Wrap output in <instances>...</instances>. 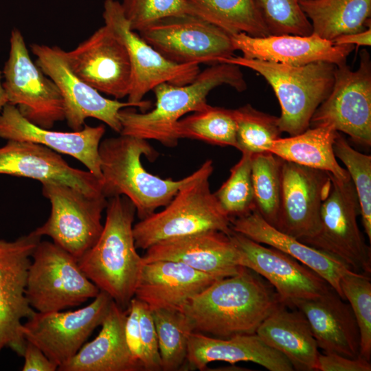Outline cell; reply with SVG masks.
Masks as SVG:
<instances>
[{
  "instance_id": "obj_1",
  "label": "cell",
  "mask_w": 371,
  "mask_h": 371,
  "mask_svg": "<svg viewBox=\"0 0 371 371\" xmlns=\"http://www.w3.org/2000/svg\"><path fill=\"white\" fill-rule=\"evenodd\" d=\"M281 304L268 282L243 267L235 275L215 280L189 299L180 311L188 317L194 332L225 339L256 333Z\"/></svg>"
},
{
  "instance_id": "obj_2",
  "label": "cell",
  "mask_w": 371,
  "mask_h": 371,
  "mask_svg": "<svg viewBox=\"0 0 371 371\" xmlns=\"http://www.w3.org/2000/svg\"><path fill=\"white\" fill-rule=\"evenodd\" d=\"M227 85L238 91L247 89L240 67L229 63L212 65L190 82L176 85L167 82L155 87L156 102L148 112L138 113L133 107L119 112L122 124L120 134L146 140H156L167 147H175L179 139L175 127L183 116L205 108L207 96L214 88Z\"/></svg>"
},
{
  "instance_id": "obj_3",
  "label": "cell",
  "mask_w": 371,
  "mask_h": 371,
  "mask_svg": "<svg viewBox=\"0 0 371 371\" xmlns=\"http://www.w3.org/2000/svg\"><path fill=\"white\" fill-rule=\"evenodd\" d=\"M135 214V205L126 196L108 199L102 231L78 260L86 276L124 310L134 297L144 265L133 232Z\"/></svg>"
},
{
  "instance_id": "obj_4",
  "label": "cell",
  "mask_w": 371,
  "mask_h": 371,
  "mask_svg": "<svg viewBox=\"0 0 371 371\" xmlns=\"http://www.w3.org/2000/svg\"><path fill=\"white\" fill-rule=\"evenodd\" d=\"M102 172L101 192L107 199L115 196H126L135 205L142 220L161 207L167 205L178 190L193 177L179 179H162L148 172L141 157L150 161L158 153L148 140L120 134L106 138L99 146Z\"/></svg>"
},
{
  "instance_id": "obj_5",
  "label": "cell",
  "mask_w": 371,
  "mask_h": 371,
  "mask_svg": "<svg viewBox=\"0 0 371 371\" xmlns=\"http://www.w3.org/2000/svg\"><path fill=\"white\" fill-rule=\"evenodd\" d=\"M213 170L212 161L206 160L161 211L133 225L137 249L146 250L162 240L209 230L232 234L231 220L210 190Z\"/></svg>"
},
{
  "instance_id": "obj_6",
  "label": "cell",
  "mask_w": 371,
  "mask_h": 371,
  "mask_svg": "<svg viewBox=\"0 0 371 371\" xmlns=\"http://www.w3.org/2000/svg\"><path fill=\"white\" fill-rule=\"evenodd\" d=\"M221 63L250 69L265 78L281 107L280 130L290 136L309 128L313 113L330 93L335 80V65L326 62L292 66L233 56Z\"/></svg>"
},
{
  "instance_id": "obj_7",
  "label": "cell",
  "mask_w": 371,
  "mask_h": 371,
  "mask_svg": "<svg viewBox=\"0 0 371 371\" xmlns=\"http://www.w3.org/2000/svg\"><path fill=\"white\" fill-rule=\"evenodd\" d=\"M100 291L75 257L53 242L40 240L32 255L25 291L36 312L76 307L94 298Z\"/></svg>"
},
{
  "instance_id": "obj_8",
  "label": "cell",
  "mask_w": 371,
  "mask_h": 371,
  "mask_svg": "<svg viewBox=\"0 0 371 371\" xmlns=\"http://www.w3.org/2000/svg\"><path fill=\"white\" fill-rule=\"evenodd\" d=\"M330 175L331 188L321 205L319 229L301 242L333 256L355 273L370 276V247L358 226L360 205L354 184L350 177L341 179Z\"/></svg>"
},
{
  "instance_id": "obj_9",
  "label": "cell",
  "mask_w": 371,
  "mask_h": 371,
  "mask_svg": "<svg viewBox=\"0 0 371 371\" xmlns=\"http://www.w3.org/2000/svg\"><path fill=\"white\" fill-rule=\"evenodd\" d=\"M41 183L42 194L51 204V212L47 221L32 232L41 237H50L78 260L93 246L102 231V213L108 199L60 181Z\"/></svg>"
},
{
  "instance_id": "obj_10",
  "label": "cell",
  "mask_w": 371,
  "mask_h": 371,
  "mask_svg": "<svg viewBox=\"0 0 371 371\" xmlns=\"http://www.w3.org/2000/svg\"><path fill=\"white\" fill-rule=\"evenodd\" d=\"M10 52L3 74L8 104L17 108L28 121L44 128H52L65 120L64 102L54 82L46 76L29 54L21 31L10 34Z\"/></svg>"
},
{
  "instance_id": "obj_11",
  "label": "cell",
  "mask_w": 371,
  "mask_h": 371,
  "mask_svg": "<svg viewBox=\"0 0 371 371\" xmlns=\"http://www.w3.org/2000/svg\"><path fill=\"white\" fill-rule=\"evenodd\" d=\"M358 69L336 66L332 89L313 113L309 127L331 126L357 144L371 146V59L360 52Z\"/></svg>"
},
{
  "instance_id": "obj_12",
  "label": "cell",
  "mask_w": 371,
  "mask_h": 371,
  "mask_svg": "<svg viewBox=\"0 0 371 371\" xmlns=\"http://www.w3.org/2000/svg\"><path fill=\"white\" fill-rule=\"evenodd\" d=\"M102 16L104 25L114 32L127 49L131 65V84L127 101L139 107L142 112L150 107V102L143 98L155 87L164 82L187 85L200 72L198 64L173 63L144 41L131 28L119 1L105 0Z\"/></svg>"
},
{
  "instance_id": "obj_13",
  "label": "cell",
  "mask_w": 371,
  "mask_h": 371,
  "mask_svg": "<svg viewBox=\"0 0 371 371\" xmlns=\"http://www.w3.org/2000/svg\"><path fill=\"white\" fill-rule=\"evenodd\" d=\"M138 34L165 58L178 64L212 65L233 56L235 52L228 33L190 14L161 19Z\"/></svg>"
},
{
  "instance_id": "obj_14",
  "label": "cell",
  "mask_w": 371,
  "mask_h": 371,
  "mask_svg": "<svg viewBox=\"0 0 371 371\" xmlns=\"http://www.w3.org/2000/svg\"><path fill=\"white\" fill-rule=\"evenodd\" d=\"M35 63L58 87L64 102L65 117L73 131L82 129L85 120L92 117L102 121L120 133L122 124L119 112L126 107H136L127 102H120L102 96L70 69L65 50L58 46L32 43Z\"/></svg>"
},
{
  "instance_id": "obj_15",
  "label": "cell",
  "mask_w": 371,
  "mask_h": 371,
  "mask_svg": "<svg viewBox=\"0 0 371 371\" xmlns=\"http://www.w3.org/2000/svg\"><path fill=\"white\" fill-rule=\"evenodd\" d=\"M41 238L32 232L12 241L0 239V352L9 348L23 356L22 319L36 312L25 295L28 269Z\"/></svg>"
},
{
  "instance_id": "obj_16",
  "label": "cell",
  "mask_w": 371,
  "mask_h": 371,
  "mask_svg": "<svg viewBox=\"0 0 371 371\" xmlns=\"http://www.w3.org/2000/svg\"><path fill=\"white\" fill-rule=\"evenodd\" d=\"M112 301L106 293L100 291L89 304L81 308L36 312L23 324L24 337L59 367L70 360L101 325Z\"/></svg>"
},
{
  "instance_id": "obj_17",
  "label": "cell",
  "mask_w": 371,
  "mask_h": 371,
  "mask_svg": "<svg viewBox=\"0 0 371 371\" xmlns=\"http://www.w3.org/2000/svg\"><path fill=\"white\" fill-rule=\"evenodd\" d=\"M229 236L238 249L240 265L265 278L286 306L292 307L296 300L319 297L331 288L323 278L289 255L235 232Z\"/></svg>"
},
{
  "instance_id": "obj_18",
  "label": "cell",
  "mask_w": 371,
  "mask_h": 371,
  "mask_svg": "<svg viewBox=\"0 0 371 371\" xmlns=\"http://www.w3.org/2000/svg\"><path fill=\"white\" fill-rule=\"evenodd\" d=\"M73 72L100 93L115 100L128 96L131 65L127 49L114 32L104 25L74 49L65 51Z\"/></svg>"
},
{
  "instance_id": "obj_19",
  "label": "cell",
  "mask_w": 371,
  "mask_h": 371,
  "mask_svg": "<svg viewBox=\"0 0 371 371\" xmlns=\"http://www.w3.org/2000/svg\"><path fill=\"white\" fill-rule=\"evenodd\" d=\"M329 172L283 160L281 197L275 228L300 241L319 227L322 203L331 188Z\"/></svg>"
},
{
  "instance_id": "obj_20",
  "label": "cell",
  "mask_w": 371,
  "mask_h": 371,
  "mask_svg": "<svg viewBox=\"0 0 371 371\" xmlns=\"http://www.w3.org/2000/svg\"><path fill=\"white\" fill-rule=\"evenodd\" d=\"M142 256L144 263L157 260L181 262L200 272L223 278L238 273V249L229 235L209 230L160 241Z\"/></svg>"
},
{
  "instance_id": "obj_21",
  "label": "cell",
  "mask_w": 371,
  "mask_h": 371,
  "mask_svg": "<svg viewBox=\"0 0 371 371\" xmlns=\"http://www.w3.org/2000/svg\"><path fill=\"white\" fill-rule=\"evenodd\" d=\"M105 126L85 124L71 132L44 128L28 121L13 105L6 104L0 113V137L6 140L30 142L44 146L58 153L69 155L80 161L101 180L99 146Z\"/></svg>"
},
{
  "instance_id": "obj_22",
  "label": "cell",
  "mask_w": 371,
  "mask_h": 371,
  "mask_svg": "<svg viewBox=\"0 0 371 371\" xmlns=\"http://www.w3.org/2000/svg\"><path fill=\"white\" fill-rule=\"evenodd\" d=\"M230 36L235 51H240L245 58L292 66L317 62L341 65L355 48L352 45H335L313 34L256 37L238 33Z\"/></svg>"
},
{
  "instance_id": "obj_23",
  "label": "cell",
  "mask_w": 371,
  "mask_h": 371,
  "mask_svg": "<svg viewBox=\"0 0 371 371\" xmlns=\"http://www.w3.org/2000/svg\"><path fill=\"white\" fill-rule=\"evenodd\" d=\"M0 175L60 181L90 195L102 194L101 180L91 172L71 167L59 153L30 142L7 140L0 146Z\"/></svg>"
},
{
  "instance_id": "obj_24",
  "label": "cell",
  "mask_w": 371,
  "mask_h": 371,
  "mask_svg": "<svg viewBox=\"0 0 371 371\" xmlns=\"http://www.w3.org/2000/svg\"><path fill=\"white\" fill-rule=\"evenodd\" d=\"M292 307L304 314L324 353L359 356L360 334L352 310L332 287L319 297L296 300Z\"/></svg>"
},
{
  "instance_id": "obj_25",
  "label": "cell",
  "mask_w": 371,
  "mask_h": 371,
  "mask_svg": "<svg viewBox=\"0 0 371 371\" xmlns=\"http://www.w3.org/2000/svg\"><path fill=\"white\" fill-rule=\"evenodd\" d=\"M220 279L181 262L157 260L144 263L134 297L151 310L181 311L184 304L215 280Z\"/></svg>"
},
{
  "instance_id": "obj_26",
  "label": "cell",
  "mask_w": 371,
  "mask_h": 371,
  "mask_svg": "<svg viewBox=\"0 0 371 371\" xmlns=\"http://www.w3.org/2000/svg\"><path fill=\"white\" fill-rule=\"evenodd\" d=\"M186 360L200 370L216 361L230 363L250 361L270 371L294 370L284 355L266 344L256 333L223 339L192 332L188 340Z\"/></svg>"
},
{
  "instance_id": "obj_27",
  "label": "cell",
  "mask_w": 371,
  "mask_h": 371,
  "mask_svg": "<svg viewBox=\"0 0 371 371\" xmlns=\"http://www.w3.org/2000/svg\"><path fill=\"white\" fill-rule=\"evenodd\" d=\"M230 220L233 232L294 258L323 278L344 299L341 289V278L344 275L354 271L341 261L281 232L265 221L256 209L247 215Z\"/></svg>"
},
{
  "instance_id": "obj_28",
  "label": "cell",
  "mask_w": 371,
  "mask_h": 371,
  "mask_svg": "<svg viewBox=\"0 0 371 371\" xmlns=\"http://www.w3.org/2000/svg\"><path fill=\"white\" fill-rule=\"evenodd\" d=\"M127 309L113 300L98 335L85 344L59 371H137L143 370L132 356L125 337Z\"/></svg>"
},
{
  "instance_id": "obj_29",
  "label": "cell",
  "mask_w": 371,
  "mask_h": 371,
  "mask_svg": "<svg viewBox=\"0 0 371 371\" xmlns=\"http://www.w3.org/2000/svg\"><path fill=\"white\" fill-rule=\"evenodd\" d=\"M256 333L268 346L284 355L294 370H317V344L304 314L279 305L259 326Z\"/></svg>"
},
{
  "instance_id": "obj_30",
  "label": "cell",
  "mask_w": 371,
  "mask_h": 371,
  "mask_svg": "<svg viewBox=\"0 0 371 371\" xmlns=\"http://www.w3.org/2000/svg\"><path fill=\"white\" fill-rule=\"evenodd\" d=\"M337 133L331 126L309 127L298 135L276 139L269 152L284 161L324 170L345 179L350 175L339 164L333 150Z\"/></svg>"
},
{
  "instance_id": "obj_31",
  "label": "cell",
  "mask_w": 371,
  "mask_h": 371,
  "mask_svg": "<svg viewBox=\"0 0 371 371\" xmlns=\"http://www.w3.org/2000/svg\"><path fill=\"white\" fill-rule=\"evenodd\" d=\"M300 5L312 34L329 41L371 27V0H302Z\"/></svg>"
},
{
  "instance_id": "obj_32",
  "label": "cell",
  "mask_w": 371,
  "mask_h": 371,
  "mask_svg": "<svg viewBox=\"0 0 371 371\" xmlns=\"http://www.w3.org/2000/svg\"><path fill=\"white\" fill-rule=\"evenodd\" d=\"M192 15L205 20L229 35H270L254 0H188Z\"/></svg>"
},
{
  "instance_id": "obj_33",
  "label": "cell",
  "mask_w": 371,
  "mask_h": 371,
  "mask_svg": "<svg viewBox=\"0 0 371 371\" xmlns=\"http://www.w3.org/2000/svg\"><path fill=\"white\" fill-rule=\"evenodd\" d=\"M175 135L221 146H236V123L234 110L212 106L193 112L177 122Z\"/></svg>"
},
{
  "instance_id": "obj_34",
  "label": "cell",
  "mask_w": 371,
  "mask_h": 371,
  "mask_svg": "<svg viewBox=\"0 0 371 371\" xmlns=\"http://www.w3.org/2000/svg\"><path fill=\"white\" fill-rule=\"evenodd\" d=\"M157 332L161 370H178L186 360L189 335L194 332L188 317L180 311L152 310Z\"/></svg>"
},
{
  "instance_id": "obj_35",
  "label": "cell",
  "mask_w": 371,
  "mask_h": 371,
  "mask_svg": "<svg viewBox=\"0 0 371 371\" xmlns=\"http://www.w3.org/2000/svg\"><path fill=\"white\" fill-rule=\"evenodd\" d=\"M283 159L271 153L251 155V179L256 209L269 224L276 225L281 197Z\"/></svg>"
},
{
  "instance_id": "obj_36",
  "label": "cell",
  "mask_w": 371,
  "mask_h": 371,
  "mask_svg": "<svg viewBox=\"0 0 371 371\" xmlns=\"http://www.w3.org/2000/svg\"><path fill=\"white\" fill-rule=\"evenodd\" d=\"M236 123V146L242 153L269 152L282 134L278 117L262 112L247 104L233 109Z\"/></svg>"
},
{
  "instance_id": "obj_37",
  "label": "cell",
  "mask_w": 371,
  "mask_h": 371,
  "mask_svg": "<svg viewBox=\"0 0 371 371\" xmlns=\"http://www.w3.org/2000/svg\"><path fill=\"white\" fill-rule=\"evenodd\" d=\"M251 155L243 153L240 160L231 168L228 179L214 193L230 219L247 215L256 209Z\"/></svg>"
},
{
  "instance_id": "obj_38",
  "label": "cell",
  "mask_w": 371,
  "mask_h": 371,
  "mask_svg": "<svg viewBox=\"0 0 371 371\" xmlns=\"http://www.w3.org/2000/svg\"><path fill=\"white\" fill-rule=\"evenodd\" d=\"M333 150L346 167L357 192L364 231L371 241V156L358 152L338 132Z\"/></svg>"
},
{
  "instance_id": "obj_39",
  "label": "cell",
  "mask_w": 371,
  "mask_h": 371,
  "mask_svg": "<svg viewBox=\"0 0 371 371\" xmlns=\"http://www.w3.org/2000/svg\"><path fill=\"white\" fill-rule=\"evenodd\" d=\"M370 276L352 272L341 278V289L348 301L360 334L359 356L371 359V282Z\"/></svg>"
},
{
  "instance_id": "obj_40",
  "label": "cell",
  "mask_w": 371,
  "mask_h": 371,
  "mask_svg": "<svg viewBox=\"0 0 371 371\" xmlns=\"http://www.w3.org/2000/svg\"><path fill=\"white\" fill-rule=\"evenodd\" d=\"M302 0H254L270 35L312 34L310 21L304 13Z\"/></svg>"
},
{
  "instance_id": "obj_41",
  "label": "cell",
  "mask_w": 371,
  "mask_h": 371,
  "mask_svg": "<svg viewBox=\"0 0 371 371\" xmlns=\"http://www.w3.org/2000/svg\"><path fill=\"white\" fill-rule=\"evenodd\" d=\"M120 3L131 28L137 32L166 17L192 15L188 0H122Z\"/></svg>"
},
{
  "instance_id": "obj_42",
  "label": "cell",
  "mask_w": 371,
  "mask_h": 371,
  "mask_svg": "<svg viewBox=\"0 0 371 371\" xmlns=\"http://www.w3.org/2000/svg\"><path fill=\"white\" fill-rule=\"evenodd\" d=\"M139 324L142 347L141 362L143 370H161V361L152 310L142 301H140Z\"/></svg>"
},
{
  "instance_id": "obj_43",
  "label": "cell",
  "mask_w": 371,
  "mask_h": 371,
  "mask_svg": "<svg viewBox=\"0 0 371 371\" xmlns=\"http://www.w3.org/2000/svg\"><path fill=\"white\" fill-rule=\"evenodd\" d=\"M319 371H370V361L359 356L346 357L335 353L319 352L317 360Z\"/></svg>"
},
{
  "instance_id": "obj_44",
  "label": "cell",
  "mask_w": 371,
  "mask_h": 371,
  "mask_svg": "<svg viewBox=\"0 0 371 371\" xmlns=\"http://www.w3.org/2000/svg\"><path fill=\"white\" fill-rule=\"evenodd\" d=\"M139 308L140 300L133 297L127 308V315L125 322V337L132 356L142 367L139 324Z\"/></svg>"
},
{
  "instance_id": "obj_45",
  "label": "cell",
  "mask_w": 371,
  "mask_h": 371,
  "mask_svg": "<svg viewBox=\"0 0 371 371\" xmlns=\"http://www.w3.org/2000/svg\"><path fill=\"white\" fill-rule=\"evenodd\" d=\"M23 357V371H55L58 366L52 362L45 353L34 344L27 341Z\"/></svg>"
},
{
  "instance_id": "obj_46",
  "label": "cell",
  "mask_w": 371,
  "mask_h": 371,
  "mask_svg": "<svg viewBox=\"0 0 371 371\" xmlns=\"http://www.w3.org/2000/svg\"><path fill=\"white\" fill-rule=\"evenodd\" d=\"M333 43L335 45H352L357 46H370L371 27L358 32L344 34L336 38Z\"/></svg>"
},
{
  "instance_id": "obj_47",
  "label": "cell",
  "mask_w": 371,
  "mask_h": 371,
  "mask_svg": "<svg viewBox=\"0 0 371 371\" xmlns=\"http://www.w3.org/2000/svg\"><path fill=\"white\" fill-rule=\"evenodd\" d=\"M6 104H8V100L1 82V71H0V113Z\"/></svg>"
}]
</instances>
